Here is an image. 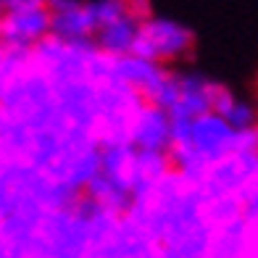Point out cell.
Wrapping results in <instances>:
<instances>
[{"label": "cell", "mask_w": 258, "mask_h": 258, "mask_svg": "<svg viewBox=\"0 0 258 258\" xmlns=\"http://www.w3.org/2000/svg\"><path fill=\"white\" fill-rule=\"evenodd\" d=\"M129 6H132V11L140 19H145V16L153 14V11H150V0H129Z\"/></svg>", "instance_id": "cell-9"}, {"label": "cell", "mask_w": 258, "mask_h": 258, "mask_svg": "<svg viewBox=\"0 0 258 258\" xmlns=\"http://www.w3.org/2000/svg\"><path fill=\"white\" fill-rule=\"evenodd\" d=\"M129 145L143 150V153H163L171 150V119L169 113L156 103H148L140 108L129 126Z\"/></svg>", "instance_id": "cell-5"}, {"label": "cell", "mask_w": 258, "mask_h": 258, "mask_svg": "<svg viewBox=\"0 0 258 258\" xmlns=\"http://www.w3.org/2000/svg\"><path fill=\"white\" fill-rule=\"evenodd\" d=\"M137 32H140V16H124L119 21H113V24H108V27H103L95 37H92V45H95L103 55L121 58V55H129L135 50Z\"/></svg>", "instance_id": "cell-7"}, {"label": "cell", "mask_w": 258, "mask_h": 258, "mask_svg": "<svg viewBox=\"0 0 258 258\" xmlns=\"http://www.w3.org/2000/svg\"><path fill=\"white\" fill-rule=\"evenodd\" d=\"M135 55H143L153 63L174 69L195 53V32L177 19L150 14L140 19V32L135 42Z\"/></svg>", "instance_id": "cell-2"}, {"label": "cell", "mask_w": 258, "mask_h": 258, "mask_svg": "<svg viewBox=\"0 0 258 258\" xmlns=\"http://www.w3.org/2000/svg\"><path fill=\"white\" fill-rule=\"evenodd\" d=\"M50 8V37L61 42H92L95 21H92L90 0H48Z\"/></svg>", "instance_id": "cell-4"}, {"label": "cell", "mask_w": 258, "mask_h": 258, "mask_svg": "<svg viewBox=\"0 0 258 258\" xmlns=\"http://www.w3.org/2000/svg\"><path fill=\"white\" fill-rule=\"evenodd\" d=\"M50 37V8L48 3H29L3 8L0 42L14 50H34Z\"/></svg>", "instance_id": "cell-3"}, {"label": "cell", "mask_w": 258, "mask_h": 258, "mask_svg": "<svg viewBox=\"0 0 258 258\" xmlns=\"http://www.w3.org/2000/svg\"><path fill=\"white\" fill-rule=\"evenodd\" d=\"M240 150H258V132H237L216 111L171 121V166L195 184L216 163Z\"/></svg>", "instance_id": "cell-1"}, {"label": "cell", "mask_w": 258, "mask_h": 258, "mask_svg": "<svg viewBox=\"0 0 258 258\" xmlns=\"http://www.w3.org/2000/svg\"><path fill=\"white\" fill-rule=\"evenodd\" d=\"M32 50H14V48H6L0 42V90L6 87V82L19 72V66L27 61V55Z\"/></svg>", "instance_id": "cell-8"}, {"label": "cell", "mask_w": 258, "mask_h": 258, "mask_svg": "<svg viewBox=\"0 0 258 258\" xmlns=\"http://www.w3.org/2000/svg\"><path fill=\"white\" fill-rule=\"evenodd\" d=\"M0 29H3V6H0Z\"/></svg>", "instance_id": "cell-11"}, {"label": "cell", "mask_w": 258, "mask_h": 258, "mask_svg": "<svg viewBox=\"0 0 258 258\" xmlns=\"http://www.w3.org/2000/svg\"><path fill=\"white\" fill-rule=\"evenodd\" d=\"M113 74L119 77V82H124L129 90H135L143 100L153 103L156 95L161 92V87H163V82L169 77V69L148 61L143 55L129 53V55H121V58H113Z\"/></svg>", "instance_id": "cell-6"}, {"label": "cell", "mask_w": 258, "mask_h": 258, "mask_svg": "<svg viewBox=\"0 0 258 258\" xmlns=\"http://www.w3.org/2000/svg\"><path fill=\"white\" fill-rule=\"evenodd\" d=\"M0 6H3V0H0Z\"/></svg>", "instance_id": "cell-12"}, {"label": "cell", "mask_w": 258, "mask_h": 258, "mask_svg": "<svg viewBox=\"0 0 258 258\" xmlns=\"http://www.w3.org/2000/svg\"><path fill=\"white\" fill-rule=\"evenodd\" d=\"M29 3H48V0H3V8H14V6H29Z\"/></svg>", "instance_id": "cell-10"}]
</instances>
